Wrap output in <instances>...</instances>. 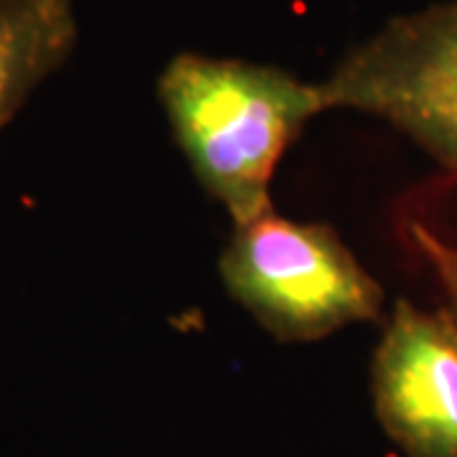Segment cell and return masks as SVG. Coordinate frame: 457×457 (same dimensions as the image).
<instances>
[{
	"instance_id": "5b68a950",
	"label": "cell",
	"mask_w": 457,
	"mask_h": 457,
	"mask_svg": "<svg viewBox=\"0 0 457 457\" xmlns=\"http://www.w3.org/2000/svg\"><path fill=\"white\" fill-rule=\"evenodd\" d=\"M77 38L71 0H0V130L66 64Z\"/></svg>"
},
{
	"instance_id": "8992f818",
	"label": "cell",
	"mask_w": 457,
	"mask_h": 457,
	"mask_svg": "<svg viewBox=\"0 0 457 457\" xmlns=\"http://www.w3.org/2000/svg\"><path fill=\"white\" fill-rule=\"evenodd\" d=\"M411 242L420 249V254L429 262L435 275L440 279L442 293H445V308L450 320L457 328V249L445 245L432 231L422 224H411Z\"/></svg>"
},
{
	"instance_id": "7a4b0ae2",
	"label": "cell",
	"mask_w": 457,
	"mask_h": 457,
	"mask_svg": "<svg viewBox=\"0 0 457 457\" xmlns=\"http://www.w3.org/2000/svg\"><path fill=\"white\" fill-rule=\"evenodd\" d=\"M219 275L231 300L279 343L323 341L384 311L381 285L333 228L275 209L234 227Z\"/></svg>"
},
{
	"instance_id": "3957f363",
	"label": "cell",
	"mask_w": 457,
	"mask_h": 457,
	"mask_svg": "<svg viewBox=\"0 0 457 457\" xmlns=\"http://www.w3.org/2000/svg\"><path fill=\"white\" fill-rule=\"evenodd\" d=\"M318 84L326 112L384 120L457 170V0L392 18Z\"/></svg>"
},
{
	"instance_id": "277c9868",
	"label": "cell",
	"mask_w": 457,
	"mask_h": 457,
	"mask_svg": "<svg viewBox=\"0 0 457 457\" xmlns=\"http://www.w3.org/2000/svg\"><path fill=\"white\" fill-rule=\"evenodd\" d=\"M381 429L407 457H457V328L399 300L371 361Z\"/></svg>"
},
{
	"instance_id": "6da1fadb",
	"label": "cell",
	"mask_w": 457,
	"mask_h": 457,
	"mask_svg": "<svg viewBox=\"0 0 457 457\" xmlns=\"http://www.w3.org/2000/svg\"><path fill=\"white\" fill-rule=\"evenodd\" d=\"M158 99L183 158L234 227L272 209L270 188L282 155L326 112L318 82L194 51L163 66Z\"/></svg>"
}]
</instances>
